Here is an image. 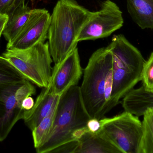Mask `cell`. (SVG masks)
<instances>
[{
    "label": "cell",
    "mask_w": 153,
    "mask_h": 153,
    "mask_svg": "<svg viewBox=\"0 0 153 153\" xmlns=\"http://www.w3.org/2000/svg\"><path fill=\"white\" fill-rule=\"evenodd\" d=\"M123 24L122 12L119 6L114 2L106 0L100 10L92 12L79 33L77 41L107 37L120 29Z\"/></svg>",
    "instance_id": "obj_8"
},
{
    "label": "cell",
    "mask_w": 153,
    "mask_h": 153,
    "mask_svg": "<svg viewBox=\"0 0 153 153\" xmlns=\"http://www.w3.org/2000/svg\"><path fill=\"white\" fill-rule=\"evenodd\" d=\"M36 93L32 83L27 79L0 84V142L5 140L14 125L23 119V100Z\"/></svg>",
    "instance_id": "obj_6"
},
{
    "label": "cell",
    "mask_w": 153,
    "mask_h": 153,
    "mask_svg": "<svg viewBox=\"0 0 153 153\" xmlns=\"http://www.w3.org/2000/svg\"><path fill=\"white\" fill-rule=\"evenodd\" d=\"M58 101L55 103L48 115L31 131L34 147L36 149L40 147L46 142L52 131Z\"/></svg>",
    "instance_id": "obj_16"
},
{
    "label": "cell",
    "mask_w": 153,
    "mask_h": 153,
    "mask_svg": "<svg viewBox=\"0 0 153 153\" xmlns=\"http://www.w3.org/2000/svg\"><path fill=\"white\" fill-rule=\"evenodd\" d=\"M91 13L75 0H58L51 15L47 39L54 65L77 48L78 35Z\"/></svg>",
    "instance_id": "obj_2"
},
{
    "label": "cell",
    "mask_w": 153,
    "mask_h": 153,
    "mask_svg": "<svg viewBox=\"0 0 153 153\" xmlns=\"http://www.w3.org/2000/svg\"><path fill=\"white\" fill-rule=\"evenodd\" d=\"M25 0H15L14 4H13V12L14 11L15 9H17L18 7L24 6L25 4Z\"/></svg>",
    "instance_id": "obj_24"
},
{
    "label": "cell",
    "mask_w": 153,
    "mask_h": 153,
    "mask_svg": "<svg viewBox=\"0 0 153 153\" xmlns=\"http://www.w3.org/2000/svg\"><path fill=\"white\" fill-rule=\"evenodd\" d=\"M35 104V101L31 96L25 98L22 102V108L25 110H28L32 109Z\"/></svg>",
    "instance_id": "obj_22"
},
{
    "label": "cell",
    "mask_w": 153,
    "mask_h": 153,
    "mask_svg": "<svg viewBox=\"0 0 153 153\" xmlns=\"http://www.w3.org/2000/svg\"><path fill=\"white\" fill-rule=\"evenodd\" d=\"M142 87L146 91L153 92V52L146 61L141 75Z\"/></svg>",
    "instance_id": "obj_19"
},
{
    "label": "cell",
    "mask_w": 153,
    "mask_h": 153,
    "mask_svg": "<svg viewBox=\"0 0 153 153\" xmlns=\"http://www.w3.org/2000/svg\"><path fill=\"white\" fill-rule=\"evenodd\" d=\"M3 57L25 79L39 88H47L52 77L53 62L48 42L25 49H6Z\"/></svg>",
    "instance_id": "obj_5"
},
{
    "label": "cell",
    "mask_w": 153,
    "mask_h": 153,
    "mask_svg": "<svg viewBox=\"0 0 153 153\" xmlns=\"http://www.w3.org/2000/svg\"><path fill=\"white\" fill-rule=\"evenodd\" d=\"M82 74L78 49L76 48L63 61L54 65L47 87L52 94L61 96L71 87L77 85Z\"/></svg>",
    "instance_id": "obj_10"
},
{
    "label": "cell",
    "mask_w": 153,
    "mask_h": 153,
    "mask_svg": "<svg viewBox=\"0 0 153 153\" xmlns=\"http://www.w3.org/2000/svg\"><path fill=\"white\" fill-rule=\"evenodd\" d=\"M87 128L88 131L91 133H98L101 129V124L100 120L91 118L87 122Z\"/></svg>",
    "instance_id": "obj_21"
},
{
    "label": "cell",
    "mask_w": 153,
    "mask_h": 153,
    "mask_svg": "<svg viewBox=\"0 0 153 153\" xmlns=\"http://www.w3.org/2000/svg\"><path fill=\"white\" fill-rule=\"evenodd\" d=\"M32 11V9L25 4L15 9L9 15V19L2 33L8 42L12 41L19 34L28 19Z\"/></svg>",
    "instance_id": "obj_15"
},
{
    "label": "cell",
    "mask_w": 153,
    "mask_h": 153,
    "mask_svg": "<svg viewBox=\"0 0 153 153\" xmlns=\"http://www.w3.org/2000/svg\"><path fill=\"white\" fill-rule=\"evenodd\" d=\"M128 11L142 29H153V0H127Z\"/></svg>",
    "instance_id": "obj_14"
},
{
    "label": "cell",
    "mask_w": 153,
    "mask_h": 153,
    "mask_svg": "<svg viewBox=\"0 0 153 153\" xmlns=\"http://www.w3.org/2000/svg\"><path fill=\"white\" fill-rule=\"evenodd\" d=\"M25 77L2 56H0V84L17 82Z\"/></svg>",
    "instance_id": "obj_18"
},
{
    "label": "cell",
    "mask_w": 153,
    "mask_h": 153,
    "mask_svg": "<svg viewBox=\"0 0 153 153\" xmlns=\"http://www.w3.org/2000/svg\"><path fill=\"white\" fill-rule=\"evenodd\" d=\"M113 57L109 49L93 53L83 72L80 92L84 105L92 118L100 120L112 109Z\"/></svg>",
    "instance_id": "obj_1"
},
{
    "label": "cell",
    "mask_w": 153,
    "mask_h": 153,
    "mask_svg": "<svg viewBox=\"0 0 153 153\" xmlns=\"http://www.w3.org/2000/svg\"><path fill=\"white\" fill-rule=\"evenodd\" d=\"M101 130L120 153H137L142 135L138 117L125 111L111 118L100 120Z\"/></svg>",
    "instance_id": "obj_7"
},
{
    "label": "cell",
    "mask_w": 153,
    "mask_h": 153,
    "mask_svg": "<svg viewBox=\"0 0 153 153\" xmlns=\"http://www.w3.org/2000/svg\"><path fill=\"white\" fill-rule=\"evenodd\" d=\"M61 96L52 94L48 87L42 88L33 107L30 110H25L24 113V123L31 131L48 115Z\"/></svg>",
    "instance_id": "obj_11"
},
{
    "label": "cell",
    "mask_w": 153,
    "mask_h": 153,
    "mask_svg": "<svg viewBox=\"0 0 153 153\" xmlns=\"http://www.w3.org/2000/svg\"><path fill=\"white\" fill-rule=\"evenodd\" d=\"M142 135L137 153H153V107L144 112Z\"/></svg>",
    "instance_id": "obj_17"
},
{
    "label": "cell",
    "mask_w": 153,
    "mask_h": 153,
    "mask_svg": "<svg viewBox=\"0 0 153 153\" xmlns=\"http://www.w3.org/2000/svg\"><path fill=\"white\" fill-rule=\"evenodd\" d=\"M51 14L45 9H32L23 28L14 39L8 42V49H25L48 39Z\"/></svg>",
    "instance_id": "obj_9"
},
{
    "label": "cell",
    "mask_w": 153,
    "mask_h": 153,
    "mask_svg": "<svg viewBox=\"0 0 153 153\" xmlns=\"http://www.w3.org/2000/svg\"><path fill=\"white\" fill-rule=\"evenodd\" d=\"M15 0H0V13H6L8 15L13 12Z\"/></svg>",
    "instance_id": "obj_20"
},
{
    "label": "cell",
    "mask_w": 153,
    "mask_h": 153,
    "mask_svg": "<svg viewBox=\"0 0 153 153\" xmlns=\"http://www.w3.org/2000/svg\"><path fill=\"white\" fill-rule=\"evenodd\" d=\"M120 153L101 130L96 133L85 132L76 140L74 153Z\"/></svg>",
    "instance_id": "obj_12"
},
{
    "label": "cell",
    "mask_w": 153,
    "mask_h": 153,
    "mask_svg": "<svg viewBox=\"0 0 153 153\" xmlns=\"http://www.w3.org/2000/svg\"><path fill=\"white\" fill-rule=\"evenodd\" d=\"M9 15L6 13H0V37L9 19Z\"/></svg>",
    "instance_id": "obj_23"
},
{
    "label": "cell",
    "mask_w": 153,
    "mask_h": 153,
    "mask_svg": "<svg viewBox=\"0 0 153 153\" xmlns=\"http://www.w3.org/2000/svg\"><path fill=\"white\" fill-rule=\"evenodd\" d=\"M90 119L82 99L80 87H71L61 95L52 131L36 152L50 153L61 146L78 140L88 131L87 124Z\"/></svg>",
    "instance_id": "obj_3"
},
{
    "label": "cell",
    "mask_w": 153,
    "mask_h": 153,
    "mask_svg": "<svg viewBox=\"0 0 153 153\" xmlns=\"http://www.w3.org/2000/svg\"><path fill=\"white\" fill-rule=\"evenodd\" d=\"M112 53V92L111 105L113 109L129 92L141 81L146 62L142 54L124 35H114L108 46Z\"/></svg>",
    "instance_id": "obj_4"
},
{
    "label": "cell",
    "mask_w": 153,
    "mask_h": 153,
    "mask_svg": "<svg viewBox=\"0 0 153 153\" xmlns=\"http://www.w3.org/2000/svg\"><path fill=\"white\" fill-rule=\"evenodd\" d=\"M121 103L125 111L139 117L147 108L153 107V92L146 91L142 86L134 89L123 98Z\"/></svg>",
    "instance_id": "obj_13"
}]
</instances>
